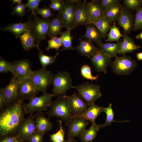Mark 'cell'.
<instances>
[{
	"mask_svg": "<svg viewBox=\"0 0 142 142\" xmlns=\"http://www.w3.org/2000/svg\"><path fill=\"white\" fill-rule=\"evenodd\" d=\"M24 100L18 98L0 111V134L1 136L17 135L19 126L26 114Z\"/></svg>",
	"mask_w": 142,
	"mask_h": 142,
	"instance_id": "obj_1",
	"label": "cell"
},
{
	"mask_svg": "<svg viewBox=\"0 0 142 142\" xmlns=\"http://www.w3.org/2000/svg\"><path fill=\"white\" fill-rule=\"evenodd\" d=\"M46 114L49 118L53 116L60 118L67 125L74 118L69 107L68 95L65 94L58 97L52 101Z\"/></svg>",
	"mask_w": 142,
	"mask_h": 142,
	"instance_id": "obj_2",
	"label": "cell"
},
{
	"mask_svg": "<svg viewBox=\"0 0 142 142\" xmlns=\"http://www.w3.org/2000/svg\"><path fill=\"white\" fill-rule=\"evenodd\" d=\"M72 81L70 74L66 71H59L53 74L51 83L53 86L52 94L57 97L66 94L68 90L75 89Z\"/></svg>",
	"mask_w": 142,
	"mask_h": 142,
	"instance_id": "obj_3",
	"label": "cell"
},
{
	"mask_svg": "<svg viewBox=\"0 0 142 142\" xmlns=\"http://www.w3.org/2000/svg\"><path fill=\"white\" fill-rule=\"evenodd\" d=\"M75 89L88 106L94 103L102 95L100 86L93 83L84 82L75 87Z\"/></svg>",
	"mask_w": 142,
	"mask_h": 142,
	"instance_id": "obj_4",
	"label": "cell"
},
{
	"mask_svg": "<svg viewBox=\"0 0 142 142\" xmlns=\"http://www.w3.org/2000/svg\"><path fill=\"white\" fill-rule=\"evenodd\" d=\"M115 60L111 64V69L113 73L119 75L130 74L137 66L136 61L130 57L125 54L121 56H117Z\"/></svg>",
	"mask_w": 142,
	"mask_h": 142,
	"instance_id": "obj_5",
	"label": "cell"
},
{
	"mask_svg": "<svg viewBox=\"0 0 142 142\" xmlns=\"http://www.w3.org/2000/svg\"><path fill=\"white\" fill-rule=\"evenodd\" d=\"M53 75L51 70L41 68L32 70L29 78L35 87L43 93L51 84Z\"/></svg>",
	"mask_w": 142,
	"mask_h": 142,
	"instance_id": "obj_6",
	"label": "cell"
},
{
	"mask_svg": "<svg viewBox=\"0 0 142 142\" xmlns=\"http://www.w3.org/2000/svg\"><path fill=\"white\" fill-rule=\"evenodd\" d=\"M53 96L52 94L46 92L39 97L35 96L32 98L28 103L25 104L26 114H32L35 112L46 110L50 106Z\"/></svg>",
	"mask_w": 142,
	"mask_h": 142,
	"instance_id": "obj_7",
	"label": "cell"
},
{
	"mask_svg": "<svg viewBox=\"0 0 142 142\" xmlns=\"http://www.w3.org/2000/svg\"><path fill=\"white\" fill-rule=\"evenodd\" d=\"M50 19H41L36 14L33 16V25L32 32L36 39L37 46L41 41L46 39L48 32Z\"/></svg>",
	"mask_w": 142,
	"mask_h": 142,
	"instance_id": "obj_8",
	"label": "cell"
},
{
	"mask_svg": "<svg viewBox=\"0 0 142 142\" xmlns=\"http://www.w3.org/2000/svg\"><path fill=\"white\" fill-rule=\"evenodd\" d=\"M18 98L29 100L39 92L30 80L29 78L18 79Z\"/></svg>",
	"mask_w": 142,
	"mask_h": 142,
	"instance_id": "obj_9",
	"label": "cell"
},
{
	"mask_svg": "<svg viewBox=\"0 0 142 142\" xmlns=\"http://www.w3.org/2000/svg\"><path fill=\"white\" fill-rule=\"evenodd\" d=\"M121 9L120 14L116 21L122 28L124 33L128 35L133 31L135 16L133 11L121 4Z\"/></svg>",
	"mask_w": 142,
	"mask_h": 142,
	"instance_id": "obj_10",
	"label": "cell"
},
{
	"mask_svg": "<svg viewBox=\"0 0 142 142\" xmlns=\"http://www.w3.org/2000/svg\"><path fill=\"white\" fill-rule=\"evenodd\" d=\"M12 68L10 72L13 76L17 79L28 78L32 70L31 63L28 59H25L11 62Z\"/></svg>",
	"mask_w": 142,
	"mask_h": 142,
	"instance_id": "obj_11",
	"label": "cell"
},
{
	"mask_svg": "<svg viewBox=\"0 0 142 142\" xmlns=\"http://www.w3.org/2000/svg\"><path fill=\"white\" fill-rule=\"evenodd\" d=\"M35 115L30 114L24 118L20 125L17 134V137L22 140L29 139L36 130Z\"/></svg>",
	"mask_w": 142,
	"mask_h": 142,
	"instance_id": "obj_12",
	"label": "cell"
},
{
	"mask_svg": "<svg viewBox=\"0 0 142 142\" xmlns=\"http://www.w3.org/2000/svg\"><path fill=\"white\" fill-rule=\"evenodd\" d=\"M33 25V19L30 17L26 22L10 23L1 28L0 30L10 32L17 38L27 31L32 32Z\"/></svg>",
	"mask_w": 142,
	"mask_h": 142,
	"instance_id": "obj_13",
	"label": "cell"
},
{
	"mask_svg": "<svg viewBox=\"0 0 142 142\" xmlns=\"http://www.w3.org/2000/svg\"><path fill=\"white\" fill-rule=\"evenodd\" d=\"M69 107L74 117L80 116L88 108L87 104L76 92L68 96Z\"/></svg>",
	"mask_w": 142,
	"mask_h": 142,
	"instance_id": "obj_14",
	"label": "cell"
},
{
	"mask_svg": "<svg viewBox=\"0 0 142 142\" xmlns=\"http://www.w3.org/2000/svg\"><path fill=\"white\" fill-rule=\"evenodd\" d=\"M88 124L87 120L81 117H74L67 125L68 128V137H80L86 130Z\"/></svg>",
	"mask_w": 142,
	"mask_h": 142,
	"instance_id": "obj_15",
	"label": "cell"
},
{
	"mask_svg": "<svg viewBox=\"0 0 142 142\" xmlns=\"http://www.w3.org/2000/svg\"><path fill=\"white\" fill-rule=\"evenodd\" d=\"M18 79L13 76L9 84L4 87L1 88L5 100V106L14 102L18 98Z\"/></svg>",
	"mask_w": 142,
	"mask_h": 142,
	"instance_id": "obj_16",
	"label": "cell"
},
{
	"mask_svg": "<svg viewBox=\"0 0 142 142\" xmlns=\"http://www.w3.org/2000/svg\"><path fill=\"white\" fill-rule=\"evenodd\" d=\"M75 8V5L73 0H65L62 10L59 12L58 14L61 16L67 29L69 28H73V26Z\"/></svg>",
	"mask_w": 142,
	"mask_h": 142,
	"instance_id": "obj_17",
	"label": "cell"
},
{
	"mask_svg": "<svg viewBox=\"0 0 142 142\" xmlns=\"http://www.w3.org/2000/svg\"><path fill=\"white\" fill-rule=\"evenodd\" d=\"M111 57L104 54L100 50L90 59L92 63L96 70L106 74L107 67L112 62Z\"/></svg>",
	"mask_w": 142,
	"mask_h": 142,
	"instance_id": "obj_18",
	"label": "cell"
},
{
	"mask_svg": "<svg viewBox=\"0 0 142 142\" xmlns=\"http://www.w3.org/2000/svg\"><path fill=\"white\" fill-rule=\"evenodd\" d=\"M86 0L76 4L74 11V21L73 27V29L78 26L84 25L85 26L89 23L90 21L87 17L86 12Z\"/></svg>",
	"mask_w": 142,
	"mask_h": 142,
	"instance_id": "obj_19",
	"label": "cell"
},
{
	"mask_svg": "<svg viewBox=\"0 0 142 142\" xmlns=\"http://www.w3.org/2000/svg\"><path fill=\"white\" fill-rule=\"evenodd\" d=\"M79 44L76 47V49L82 56H86L90 59L100 50L95 47L92 41L86 39H79Z\"/></svg>",
	"mask_w": 142,
	"mask_h": 142,
	"instance_id": "obj_20",
	"label": "cell"
},
{
	"mask_svg": "<svg viewBox=\"0 0 142 142\" xmlns=\"http://www.w3.org/2000/svg\"><path fill=\"white\" fill-rule=\"evenodd\" d=\"M86 12L90 23L104 17L103 10L100 6L99 0H93L87 2Z\"/></svg>",
	"mask_w": 142,
	"mask_h": 142,
	"instance_id": "obj_21",
	"label": "cell"
},
{
	"mask_svg": "<svg viewBox=\"0 0 142 142\" xmlns=\"http://www.w3.org/2000/svg\"><path fill=\"white\" fill-rule=\"evenodd\" d=\"M86 32L81 38L94 42L98 46L102 43L103 38L101 32L97 27L92 23H89L85 25Z\"/></svg>",
	"mask_w": 142,
	"mask_h": 142,
	"instance_id": "obj_22",
	"label": "cell"
},
{
	"mask_svg": "<svg viewBox=\"0 0 142 142\" xmlns=\"http://www.w3.org/2000/svg\"><path fill=\"white\" fill-rule=\"evenodd\" d=\"M36 130L44 134L50 130L52 124L48 118H47L41 111L38 112L35 117Z\"/></svg>",
	"mask_w": 142,
	"mask_h": 142,
	"instance_id": "obj_23",
	"label": "cell"
},
{
	"mask_svg": "<svg viewBox=\"0 0 142 142\" xmlns=\"http://www.w3.org/2000/svg\"><path fill=\"white\" fill-rule=\"evenodd\" d=\"M65 25L61 16L58 14L56 17L51 18L47 35L49 38L57 37Z\"/></svg>",
	"mask_w": 142,
	"mask_h": 142,
	"instance_id": "obj_24",
	"label": "cell"
},
{
	"mask_svg": "<svg viewBox=\"0 0 142 142\" xmlns=\"http://www.w3.org/2000/svg\"><path fill=\"white\" fill-rule=\"evenodd\" d=\"M105 108L99 106L94 103L88 106L85 113L81 116L87 120H89L92 124L95 123V120L101 113L104 112Z\"/></svg>",
	"mask_w": 142,
	"mask_h": 142,
	"instance_id": "obj_25",
	"label": "cell"
},
{
	"mask_svg": "<svg viewBox=\"0 0 142 142\" xmlns=\"http://www.w3.org/2000/svg\"><path fill=\"white\" fill-rule=\"evenodd\" d=\"M124 38L121 42L119 54L123 55L131 53L141 48L140 45L136 44L133 39L131 37L123 33Z\"/></svg>",
	"mask_w": 142,
	"mask_h": 142,
	"instance_id": "obj_26",
	"label": "cell"
},
{
	"mask_svg": "<svg viewBox=\"0 0 142 142\" xmlns=\"http://www.w3.org/2000/svg\"><path fill=\"white\" fill-rule=\"evenodd\" d=\"M114 22L111 19L103 17L99 19L91 21L90 23L95 25L101 33L102 38L105 39L107 33Z\"/></svg>",
	"mask_w": 142,
	"mask_h": 142,
	"instance_id": "obj_27",
	"label": "cell"
},
{
	"mask_svg": "<svg viewBox=\"0 0 142 142\" xmlns=\"http://www.w3.org/2000/svg\"><path fill=\"white\" fill-rule=\"evenodd\" d=\"M121 41H119L116 43H101L98 46L100 50L105 54L111 57H115L119 54Z\"/></svg>",
	"mask_w": 142,
	"mask_h": 142,
	"instance_id": "obj_28",
	"label": "cell"
},
{
	"mask_svg": "<svg viewBox=\"0 0 142 142\" xmlns=\"http://www.w3.org/2000/svg\"><path fill=\"white\" fill-rule=\"evenodd\" d=\"M19 38L24 50L28 51L34 48L37 49L39 47L37 45L36 37L31 31H28L26 32Z\"/></svg>",
	"mask_w": 142,
	"mask_h": 142,
	"instance_id": "obj_29",
	"label": "cell"
},
{
	"mask_svg": "<svg viewBox=\"0 0 142 142\" xmlns=\"http://www.w3.org/2000/svg\"><path fill=\"white\" fill-rule=\"evenodd\" d=\"M73 28H69L65 32L61 31L59 35L62 38V44L63 47L59 53L64 50H73L76 49V47L72 45V41L73 37L71 34V31Z\"/></svg>",
	"mask_w": 142,
	"mask_h": 142,
	"instance_id": "obj_30",
	"label": "cell"
},
{
	"mask_svg": "<svg viewBox=\"0 0 142 142\" xmlns=\"http://www.w3.org/2000/svg\"><path fill=\"white\" fill-rule=\"evenodd\" d=\"M121 4H115L103 9V16L114 22L116 21L121 12Z\"/></svg>",
	"mask_w": 142,
	"mask_h": 142,
	"instance_id": "obj_31",
	"label": "cell"
},
{
	"mask_svg": "<svg viewBox=\"0 0 142 142\" xmlns=\"http://www.w3.org/2000/svg\"><path fill=\"white\" fill-rule=\"evenodd\" d=\"M99 128V125L96 123L92 124L88 129L84 131L79 137V139L82 142H93L95 138Z\"/></svg>",
	"mask_w": 142,
	"mask_h": 142,
	"instance_id": "obj_32",
	"label": "cell"
},
{
	"mask_svg": "<svg viewBox=\"0 0 142 142\" xmlns=\"http://www.w3.org/2000/svg\"><path fill=\"white\" fill-rule=\"evenodd\" d=\"M37 49L38 50V58L40 63L42 64V69H46V67L54 63L56 61L57 57L60 53L59 52L53 56L44 55L43 52L40 49L39 47Z\"/></svg>",
	"mask_w": 142,
	"mask_h": 142,
	"instance_id": "obj_33",
	"label": "cell"
},
{
	"mask_svg": "<svg viewBox=\"0 0 142 142\" xmlns=\"http://www.w3.org/2000/svg\"><path fill=\"white\" fill-rule=\"evenodd\" d=\"M106 114V119L104 123L99 125V128L102 129L111 125L113 122H125L129 121V120L124 121H117L115 120L114 118V113L112 108L111 104L110 103L108 107L105 108L104 111Z\"/></svg>",
	"mask_w": 142,
	"mask_h": 142,
	"instance_id": "obj_34",
	"label": "cell"
},
{
	"mask_svg": "<svg viewBox=\"0 0 142 142\" xmlns=\"http://www.w3.org/2000/svg\"><path fill=\"white\" fill-rule=\"evenodd\" d=\"M107 36V38L106 41L110 42L116 41L118 42L121 37H124L123 34L121 33L119 28L116 26L115 22H113Z\"/></svg>",
	"mask_w": 142,
	"mask_h": 142,
	"instance_id": "obj_35",
	"label": "cell"
},
{
	"mask_svg": "<svg viewBox=\"0 0 142 142\" xmlns=\"http://www.w3.org/2000/svg\"><path fill=\"white\" fill-rule=\"evenodd\" d=\"M59 125L58 131L56 133L50 135V139L53 142H65V132L62 124V121L58 118Z\"/></svg>",
	"mask_w": 142,
	"mask_h": 142,
	"instance_id": "obj_36",
	"label": "cell"
},
{
	"mask_svg": "<svg viewBox=\"0 0 142 142\" xmlns=\"http://www.w3.org/2000/svg\"><path fill=\"white\" fill-rule=\"evenodd\" d=\"M80 73L82 76L84 78L92 81L97 80L99 77L98 75L93 76L92 75L90 67L87 64L83 65L82 66Z\"/></svg>",
	"mask_w": 142,
	"mask_h": 142,
	"instance_id": "obj_37",
	"label": "cell"
},
{
	"mask_svg": "<svg viewBox=\"0 0 142 142\" xmlns=\"http://www.w3.org/2000/svg\"><path fill=\"white\" fill-rule=\"evenodd\" d=\"M142 30V7L136 10L133 30Z\"/></svg>",
	"mask_w": 142,
	"mask_h": 142,
	"instance_id": "obj_38",
	"label": "cell"
},
{
	"mask_svg": "<svg viewBox=\"0 0 142 142\" xmlns=\"http://www.w3.org/2000/svg\"><path fill=\"white\" fill-rule=\"evenodd\" d=\"M48 45L45 49L49 51L50 49H54L58 51L59 48L62 46V38L61 37H52L48 41Z\"/></svg>",
	"mask_w": 142,
	"mask_h": 142,
	"instance_id": "obj_39",
	"label": "cell"
},
{
	"mask_svg": "<svg viewBox=\"0 0 142 142\" xmlns=\"http://www.w3.org/2000/svg\"><path fill=\"white\" fill-rule=\"evenodd\" d=\"M123 2L125 6L132 11L136 10L142 5L141 0H123Z\"/></svg>",
	"mask_w": 142,
	"mask_h": 142,
	"instance_id": "obj_40",
	"label": "cell"
},
{
	"mask_svg": "<svg viewBox=\"0 0 142 142\" xmlns=\"http://www.w3.org/2000/svg\"><path fill=\"white\" fill-rule=\"evenodd\" d=\"M36 14L41 15L44 19H48L54 16L51 9L46 6L41 8H38L36 11Z\"/></svg>",
	"mask_w": 142,
	"mask_h": 142,
	"instance_id": "obj_41",
	"label": "cell"
},
{
	"mask_svg": "<svg viewBox=\"0 0 142 142\" xmlns=\"http://www.w3.org/2000/svg\"><path fill=\"white\" fill-rule=\"evenodd\" d=\"M49 7L53 11L61 12L64 6L65 1L62 0H50Z\"/></svg>",
	"mask_w": 142,
	"mask_h": 142,
	"instance_id": "obj_42",
	"label": "cell"
},
{
	"mask_svg": "<svg viewBox=\"0 0 142 142\" xmlns=\"http://www.w3.org/2000/svg\"><path fill=\"white\" fill-rule=\"evenodd\" d=\"M42 0H28L26 4V7H28L31 11L32 15L36 14V12L38 9L39 3L42 1Z\"/></svg>",
	"mask_w": 142,
	"mask_h": 142,
	"instance_id": "obj_43",
	"label": "cell"
},
{
	"mask_svg": "<svg viewBox=\"0 0 142 142\" xmlns=\"http://www.w3.org/2000/svg\"><path fill=\"white\" fill-rule=\"evenodd\" d=\"M12 68V64L0 57V72L1 73H7L10 72Z\"/></svg>",
	"mask_w": 142,
	"mask_h": 142,
	"instance_id": "obj_44",
	"label": "cell"
},
{
	"mask_svg": "<svg viewBox=\"0 0 142 142\" xmlns=\"http://www.w3.org/2000/svg\"><path fill=\"white\" fill-rule=\"evenodd\" d=\"M44 134L37 130L30 138V142H42Z\"/></svg>",
	"mask_w": 142,
	"mask_h": 142,
	"instance_id": "obj_45",
	"label": "cell"
},
{
	"mask_svg": "<svg viewBox=\"0 0 142 142\" xmlns=\"http://www.w3.org/2000/svg\"><path fill=\"white\" fill-rule=\"evenodd\" d=\"M118 0H99L100 6L103 9L115 4L119 3Z\"/></svg>",
	"mask_w": 142,
	"mask_h": 142,
	"instance_id": "obj_46",
	"label": "cell"
},
{
	"mask_svg": "<svg viewBox=\"0 0 142 142\" xmlns=\"http://www.w3.org/2000/svg\"><path fill=\"white\" fill-rule=\"evenodd\" d=\"M26 4L21 3H20L19 9L16 14L18 16H20L22 18L23 16L26 14Z\"/></svg>",
	"mask_w": 142,
	"mask_h": 142,
	"instance_id": "obj_47",
	"label": "cell"
},
{
	"mask_svg": "<svg viewBox=\"0 0 142 142\" xmlns=\"http://www.w3.org/2000/svg\"><path fill=\"white\" fill-rule=\"evenodd\" d=\"M17 138V137L15 136H5L0 142H14Z\"/></svg>",
	"mask_w": 142,
	"mask_h": 142,
	"instance_id": "obj_48",
	"label": "cell"
},
{
	"mask_svg": "<svg viewBox=\"0 0 142 142\" xmlns=\"http://www.w3.org/2000/svg\"><path fill=\"white\" fill-rule=\"evenodd\" d=\"M5 106V102L2 90L0 89V110H1Z\"/></svg>",
	"mask_w": 142,
	"mask_h": 142,
	"instance_id": "obj_49",
	"label": "cell"
},
{
	"mask_svg": "<svg viewBox=\"0 0 142 142\" xmlns=\"http://www.w3.org/2000/svg\"><path fill=\"white\" fill-rule=\"evenodd\" d=\"M136 56L138 60H142V52L137 53Z\"/></svg>",
	"mask_w": 142,
	"mask_h": 142,
	"instance_id": "obj_50",
	"label": "cell"
},
{
	"mask_svg": "<svg viewBox=\"0 0 142 142\" xmlns=\"http://www.w3.org/2000/svg\"><path fill=\"white\" fill-rule=\"evenodd\" d=\"M76 141L74 138L68 137V139L65 141V142H76Z\"/></svg>",
	"mask_w": 142,
	"mask_h": 142,
	"instance_id": "obj_51",
	"label": "cell"
},
{
	"mask_svg": "<svg viewBox=\"0 0 142 142\" xmlns=\"http://www.w3.org/2000/svg\"><path fill=\"white\" fill-rule=\"evenodd\" d=\"M12 3L11 6H12L15 4L17 3V4L21 3L22 1V0H12Z\"/></svg>",
	"mask_w": 142,
	"mask_h": 142,
	"instance_id": "obj_52",
	"label": "cell"
},
{
	"mask_svg": "<svg viewBox=\"0 0 142 142\" xmlns=\"http://www.w3.org/2000/svg\"><path fill=\"white\" fill-rule=\"evenodd\" d=\"M135 38L137 39L142 40V30L140 33L136 36Z\"/></svg>",
	"mask_w": 142,
	"mask_h": 142,
	"instance_id": "obj_53",
	"label": "cell"
},
{
	"mask_svg": "<svg viewBox=\"0 0 142 142\" xmlns=\"http://www.w3.org/2000/svg\"><path fill=\"white\" fill-rule=\"evenodd\" d=\"M17 139L14 142H20Z\"/></svg>",
	"mask_w": 142,
	"mask_h": 142,
	"instance_id": "obj_54",
	"label": "cell"
},
{
	"mask_svg": "<svg viewBox=\"0 0 142 142\" xmlns=\"http://www.w3.org/2000/svg\"></svg>",
	"mask_w": 142,
	"mask_h": 142,
	"instance_id": "obj_55",
	"label": "cell"
},
{
	"mask_svg": "<svg viewBox=\"0 0 142 142\" xmlns=\"http://www.w3.org/2000/svg\"></svg>",
	"mask_w": 142,
	"mask_h": 142,
	"instance_id": "obj_56",
	"label": "cell"
}]
</instances>
